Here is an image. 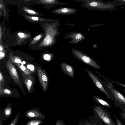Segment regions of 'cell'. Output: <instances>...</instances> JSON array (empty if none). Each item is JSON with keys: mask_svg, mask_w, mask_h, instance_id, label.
Segmentation results:
<instances>
[{"mask_svg": "<svg viewBox=\"0 0 125 125\" xmlns=\"http://www.w3.org/2000/svg\"><path fill=\"white\" fill-rule=\"evenodd\" d=\"M105 125H116L108 111L99 105H94L92 108Z\"/></svg>", "mask_w": 125, "mask_h": 125, "instance_id": "cell-1", "label": "cell"}, {"mask_svg": "<svg viewBox=\"0 0 125 125\" xmlns=\"http://www.w3.org/2000/svg\"><path fill=\"white\" fill-rule=\"evenodd\" d=\"M109 85L107 87L113 94L114 101L116 108L119 107L121 111H125V97L120 92L115 89L112 84L109 81H107Z\"/></svg>", "mask_w": 125, "mask_h": 125, "instance_id": "cell-2", "label": "cell"}, {"mask_svg": "<svg viewBox=\"0 0 125 125\" xmlns=\"http://www.w3.org/2000/svg\"><path fill=\"white\" fill-rule=\"evenodd\" d=\"M74 53L75 58L79 61L95 69H102L101 67L94 59L89 56L80 52H76Z\"/></svg>", "mask_w": 125, "mask_h": 125, "instance_id": "cell-3", "label": "cell"}, {"mask_svg": "<svg viewBox=\"0 0 125 125\" xmlns=\"http://www.w3.org/2000/svg\"><path fill=\"white\" fill-rule=\"evenodd\" d=\"M85 69L96 87L104 93L109 99L113 100L112 97L105 90L97 76L94 75L91 71L86 68H85Z\"/></svg>", "mask_w": 125, "mask_h": 125, "instance_id": "cell-4", "label": "cell"}, {"mask_svg": "<svg viewBox=\"0 0 125 125\" xmlns=\"http://www.w3.org/2000/svg\"><path fill=\"white\" fill-rule=\"evenodd\" d=\"M25 116L30 119L43 120L46 118L45 115L38 108L34 107L27 111Z\"/></svg>", "mask_w": 125, "mask_h": 125, "instance_id": "cell-5", "label": "cell"}, {"mask_svg": "<svg viewBox=\"0 0 125 125\" xmlns=\"http://www.w3.org/2000/svg\"><path fill=\"white\" fill-rule=\"evenodd\" d=\"M93 115L88 117L89 120L86 118L83 119V125H104L103 122L96 114L93 111Z\"/></svg>", "mask_w": 125, "mask_h": 125, "instance_id": "cell-6", "label": "cell"}, {"mask_svg": "<svg viewBox=\"0 0 125 125\" xmlns=\"http://www.w3.org/2000/svg\"><path fill=\"white\" fill-rule=\"evenodd\" d=\"M6 66L10 74L15 82L21 86L17 71L14 65L9 61L7 62Z\"/></svg>", "mask_w": 125, "mask_h": 125, "instance_id": "cell-7", "label": "cell"}, {"mask_svg": "<svg viewBox=\"0 0 125 125\" xmlns=\"http://www.w3.org/2000/svg\"><path fill=\"white\" fill-rule=\"evenodd\" d=\"M60 66L63 73L71 77H74V70L72 65L63 62L60 64Z\"/></svg>", "mask_w": 125, "mask_h": 125, "instance_id": "cell-8", "label": "cell"}, {"mask_svg": "<svg viewBox=\"0 0 125 125\" xmlns=\"http://www.w3.org/2000/svg\"><path fill=\"white\" fill-rule=\"evenodd\" d=\"M38 75L40 82L44 90H45L47 87L48 83V77L44 72L40 68L37 69Z\"/></svg>", "mask_w": 125, "mask_h": 125, "instance_id": "cell-9", "label": "cell"}, {"mask_svg": "<svg viewBox=\"0 0 125 125\" xmlns=\"http://www.w3.org/2000/svg\"><path fill=\"white\" fill-rule=\"evenodd\" d=\"M0 112L3 120L5 121L8 119L12 114V105L10 104H8L2 111L0 108Z\"/></svg>", "mask_w": 125, "mask_h": 125, "instance_id": "cell-10", "label": "cell"}, {"mask_svg": "<svg viewBox=\"0 0 125 125\" xmlns=\"http://www.w3.org/2000/svg\"><path fill=\"white\" fill-rule=\"evenodd\" d=\"M92 97L93 100L97 104H101L106 108L111 107V105L109 103L99 97L93 96Z\"/></svg>", "mask_w": 125, "mask_h": 125, "instance_id": "cell-11", "label": "cell"}, {"mask_svg": "<svg viewBox=\"0 0 125 125\" xmlns=\"http://www.w3.org/2000/svg\"><path fill=\"white\" fill-rule=\"evenodd\" d=\"M43 124L42 120L34 119L28 121L26 125H42Z\"/></svg>", "mask_w": 125, "mask_h": 125, "instance_id": "cell-12", "label": "cell"}, {"mask_svg": "<svg viewBox=\"0 0 125 125\" xmlns=\"http://www.w3.org/2000/svg\"><path fill=\"white\" fill-rule=\"evenodd\" d=\"M106 2L112 4L115 7L125 5V0H115L111 1H107Z\"/></svg>", "mask_w": 125, "mask_h": 125, "instance_id": "cell-13", "label": "cell"}, {"mask_svg": "<svg viewBox=\"0 0 125 125\" xmlns=\"http://www.w3.org/2000/svg\"><path fill=\"white\" fill-rule=\"evenodd\" d=\"M52 38L49 35L46 36L43 40V43L46 45L50 44L52 41Z\"/></svg>", "mask_w": 125, "mask_h": 125, "instance_id": "cell-14", "label": "cell"}, {"mask_svg": "<svg viewBox=\"0 0 125 125\" xmlns=\"http://www.w3.org/2000/svg\"><path fill=\"white\" fill-rule=\"evenodd\" d=\"M20 115V113H18L11 122L8 125H16L19 117Z\"/></svg>", "mask_w": 125, "mask_h": 125, "instance_id": "cell-15", "label": "cell"}, {"mask_svg": "<svg viewBox=\"0 0 125 125\" xmlns=\"http://www.w3.org/2000/svg\"><path fill=\"white\" fill-rule=\"evenodd\" d=\"M18 65L20 67L21 69L25 73L27 74H30V72L26 69V68L23 65Z\"/></svg>", "mask_w": 125, "mask_h": 125, "instance_id": "cell-16", "label": "cell"}, {"mask_svg": "<svg viewBox=\"0 0 125 125\" xmlns=\"http://www.w3.org/2000/svg\"><path fill=\"white\" fill-rule=\"evenodd\" d=\"M55 125H66L64 121L58 119L56 121Z\"/></svg>", "mask_w": 125, "mask_h": 125, "instance_id": "cell-17", "label": "cell"}, {"mask_svg": "<svg viewBox=\"0 0 125 125\" xmlns=\"http://www.w3.org/2000/svg\"><path fill=\"white\" fill-rule=\"evenodd\" d=\"M32 84L31 81L30 80H28L26 83V85L28 88V90L29 91L30 89V88Z\"/></svg>", "mask_w": 125, "mask_h": 125, "instance_id": "cell-18", "label": "cell"}, {"mask_svg": "<svg viewBox=\"0 0 125 125\" xmlns=\"http://www.w3.org/2000/svg\"><path fill=\"white\" fill-rule=\"evenodd\" d=\"M115 120L116 125H123L121 121L118 119L116 116H115Z\"/></svg>", "mask_w": 125, "mask_h": 125, "instance_id": "cell-19", "label": "cell"}, {"mask_svg": "<svg viewBox=\"0 0 125 125\" xmlns=\"http://www.w3.org/2000/svg\"><path fill=\"white\" fill-rule=\"evenodd\" d=\"M121 118L125 120V111H121L120 113Z\"/></svg>", "mask_w": 125, "mask_h": 125, "instance_id": "cell-20", "label": "cell"}, {"mask_svg": "<svg viewBox=\"0 0 125 125\" xmlns=\"http://www.w3.org/2000/svg\"><path fill=\"white\" fill-rule=\"evenodd\" d=\"M108 80L111 81L112 82H113V83L117 84H119V85H120L125 88V84L119 83V82H118V81H117V82L115 81H112V80H110L108 79Z\"/></svg>", "mask_w": 125, "mask_h": 125, "instance_id": "cell-21", "label": "cell"}, {"mask_svg": "<svg viewBox=\"0 0 125 125\" xmlns=\"http://www.w3.org/2000/svg\"><path fill=\"white\" fill-rule=\"evenodd\" d=\"M27 68L32 71H33L34 70V66L32 65H28L27 66Z\"/></svg>", "mask_w": 125, "mask_h": 125, "instance_id": "cell-22", "label": "cell"}, {"mask_svg": "<svg viewBox=\"0 0 125 125\" xmlns=\"http://www.w3.org/2000/svg\"><path fill=\"white\" fill-rule=\"evenodd\" d=\"M50 55L48 54H46L44 56V59L46 60H50Z\"/></svg>", "mask_w": 125, "mask_h": 125, "instance_id": "cell-23", "label": "cell"}, {"mask_svg": "<svg viewBox=\"0 0 125 125\" xmlns=\"http://www.w3.org/2000/svg\"><path fill=\"white\" fill-rule=\"evenodd\" d=\"M13 62H14L17 63H20L21 62V60L18 58H16L14 59V61H13Z\"/></svg>", "mask_w": 125, "mask_h": 125, "instance_id": "cell-24", "label": "cell"}, {"mask_svg": "<svg viewBox=\"0 0 125 125\" xmlns=\"http://www.w3.org/2000/svg\"><path fill=\"white\" fill-rule=\"evenodd\" d=\"M3 91L4 93L5 94H9L11 93L10 90L6 89H4Z\"/></svg>", "mask_w": 125, "mask_h": 125, "instance_id": "cell-25", "label": "cell"}, {"mask_svg": "<svg viewBox=\"0 0 125 125\" xmlns=\"http://www.w3.org/2000/svg\"><path fill=\"white\" fill-rule=\"evenodd\" d=\"M82 37V35L80 33L77 34L75 37V38L76 39H78Z\"/></svg>", "mask_w": 125, "mask_h": 125, "instance_id": "cell-26", "label": "cell"}, {"mask_svg": "<svg viewBox=\"0 0 125 125\" xmlns=\"http://www.w3.org/2000/svg\"><path fill=\"white\" fill-rule=\"evenodd\" d=\"M3 120L2 117L1 113L0 112V125H3Z\"/></svg>", "mask_w": 125, "mask_h": 125, "instance_id": "cell-27", "label": "cell"}, {"mask_svg": "<svg viewBox=\"0 0 125 125\" xmlns=\"http://www.w3.org/2000/svg\"><path fill=\"white\" fill-rule=\"evenodd\" d=\"M41 37V35H38L35 37L34 38V40L35 41H37Z\"/></svg>", "mask_w": 125, "mask_h": 125, "instance_id": "cell-28", "label": "cell"}, {"mask_svg": "<svg viewBox=\"0 0 125 125\" xmlns=\"http://www.w3.org/2000/svg\"><path fill=\"white\" fill-rule=\"evenodd\" d=\"M43 2H45V3H51L53 2L54 1V0H45L42 1Z\"/></svg>", "mask_w": 125, "mask_h": 125, "instance_id": "cell-29", "label": "cell"}, {"mask_svg": "<svg viewBox=\"0 0 125 125\" xmlns=\"http://www.w3.org/2000/svg\"><path fill=\"white\" fill-rule=\"evenodd\" d=\"M68 9L66 8H64L62 9V12L63 13H65L67 11Z\"/></svg>", "mask_w": 125, "mask_h": 125, "instance_id": "cell-30", "label": "cell"}, {"mask_svg": "<svg viewBox=\"0 0 125 125\" xmlns=\"http://www.w3.org/2000/svg\"><path fill=\"white\" fill-rule=\"evenodd\" d=\"M18 35L21 37H23L24 36V34L23 33L20 32L18 33Z\"/></svg>", "mask_w": 125, "mask_h": 125, "instance_id": "cell-31", "label": "cell"}, {"mask_svg": "<svg viewBox=\"0 0 125 125\" xmlns=\"http://www.w3.org/2000/svg\"><path fill=\"white\" fill-rule=\"evenodd\" d=\"M28 12L34 14L35 13L34 11L31 10H28Z\"/></svg>", "mask_w": 125, "mask_h": 125, "instance_id": "cell-32", "label": "cell"}, {"mask_svg": "<svg viewBox=\"0 0 125 125\" xmlns=\"http://www.w3.org/2000/svg\"><path fill=\"white\" fill-rule=\"evenodd\" d=\"M32 20L35 21H38V18L37 17H33L32 18Z\"/></svg>", "mask_w": 125, "mask_h": 125, "instance_id": "cell-33", "label": "cell"}, {"mask_svg": "<svg viewBox=\"0 0 125 125\" xmlns=\"http://www.w3.org/2000/svg\"><path fill=\"white\" fill-rule=\"evenodd\" d=\"M3 77L1 72L0 73V80L1 81L2 80Z\"/></svg>", "mask_w": 125, "mask_h": 125, "instance_id": "cell-34", "label": "cell"}, {"mask_svg": "<svg viewBox=\"0 0 125 125\" xmlns=\"http://www.w3.org/2000/svg\"><path fill=\"white\" fill-rule=\"evenodd\" d=\"M0 58L1 57H3L4 56V54L2 52H0Z\"/></svg>", "mask_w": 125, "mask_h": 125, "instance_id": "cell-35", "label": "cell"}, {"mask_svg": "<svg viewBox=\"0 0 125 125\" xmlns=\"http://www.w3.org/2000/svg\"><path fill=\"white\" fill-rule=\"evenodd\" d=\"M79 125H83V122L82 120L79 122Z\"/></svg>", "mask_w": 125, "mask_h": 125, "instance_id": "cell-36", "label": "cell"}, {"mask_svg": "<svg viewBox=\"0 0 125 125\" xmlns=\"http://www.w3.org/2000/svg\"><path fill=\"white\" fill-rule=\"evenodd\" d=\"M26 63V62L24 61H23L21 62V65H23Z\"/></svg>", "mask_w": 125, "mask_h": 125, "instance_id": "cell-37", "label": "cell"}, {"mask_svg": "<svg viewBox=\"0 0 125 125\" xmlns=\"http://www.w3.org/2000/svg\"><path fill=\"white\" fill-rule=\"evenodd\" d=\"M0 51H1L2 50V47L1 46H0Z\"/></svg>", "mask_w": 125, "mask_h": 125, "instance_id": "cell-38", "label": "cell"}]
</instances>
